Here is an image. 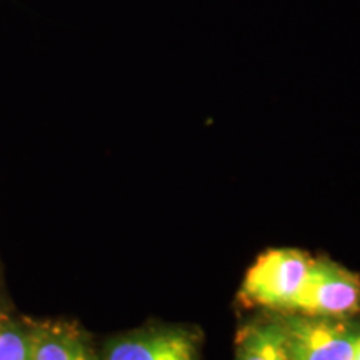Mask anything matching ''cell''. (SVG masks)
<instances>
[{"mask_svg":"<svg viewBox=\"0 0 360 360\" xmlns=\"http://www.w3.org/2000/svg\"><path fill=\"white\" fill-rule=\"evenodd\" d=\"M0 360H29V323L4 321L0 328Z\"/></svg>","mask_w":360,"mask_h":360,"instance_id":"cell-7","label":"cell"},{"mask_svg":"<svg viewBox=\"0 0 360 360\" xmlns=\"http://www.w3.org/2000/svg\"><path fill=\"white\" fill-rule=\"evenodd\" d=\"M101 360H200L199 337L177 326H152L107 340Z\"/></svg>","mask_w":360,"mask_h":360,"instance_id":"cell-4","label":"cell"},{"mask_svg":"<svg viewBox=\"0 0 360 360\" xmlns=\"http://www.w3.org/2000/svg\"><path fill=\"white\" fill-rule=\"evenodd\" d=\"M4 321H6V319H4L2 315H0V328H2V323H4Z\"/></svg>","mask_w":360,"mask_h":360,"instance_id":"cell-9","label":"cell"},{"mask_svg":"<svg viewBox=\"0 0 360 360\" xmlns=\"http://www.w3.org/2000/svg\"><path fill=\"white\" fill-rule=\"evenodd\" d=\"M352 360H360V335H359L357 342H355V350H354Z\"/></svg>","mask_w":360,"mask_h":360,"instance_id":"cell-8","label":"cell"},{"mask_svg":"<svg viewBox=\"0 0 360 360\" xmlns=\"http://www.w3.org/2000/svg\"><path fill=\"white\" fill-rule=\"evenodd\" d=\"M29 360H101L89 337L70 322L29 323Z\"/></svg>","mask_w":360,"mask_h":360,"instance_id":"cell-5","label":"cell"},{"mask_svg":"<svg viewBox=\"0 0 360 360\" xmlns=\"http://www.w3.org/2000/svg\"><path fill=\"white\" fill-rule=\"evenodd\" d=\"M282 322L292 360H352L360 334L344 319L290 312Z\"/></svg>","mask_w":360,"mask_h":360,"instance_id":"cell-3","label":"cell"},{"mask_svg":"<svg viewBox=\"0 0 360 360\" xmlns=\"http://www.w3.org/2000/svg\"><path fill=\"white\" fill-rule=\"evenodd\" d=\"M360 312V277L330 259H312L292 314L344 319Z\"/></svg>","mask_w":360,"mask_h":360,"instance_id":"cell-2","label":"cell"},{"mask_svg":"<svg viewBox=\"0 0 360 360\" xmlns=\"http://www.w3.org/2000/svg\"><path fill=\"white\" fill-rule=\"evenodd\" d=\"M314 257L299 249H270L247 270L240 300L250 307L290 314Z\"/></svg>","mask_w":360,"mask_h":360,"instance_id":"cell-1","label":"cell"},{"mask_svg":"<svg viewBox=\"0 0 360 360\" xmlns=\"http://www.w3.org/2000/svg\"><path fill=\"white\" fill-rule=\"evenodd\" d=\"M236 360H292L282 317L242 326L236 339Z\"/></svg>","mask_w":360,"mask_h":360,"instance_id":"cell-6","label":"cell"}]
</instances>
